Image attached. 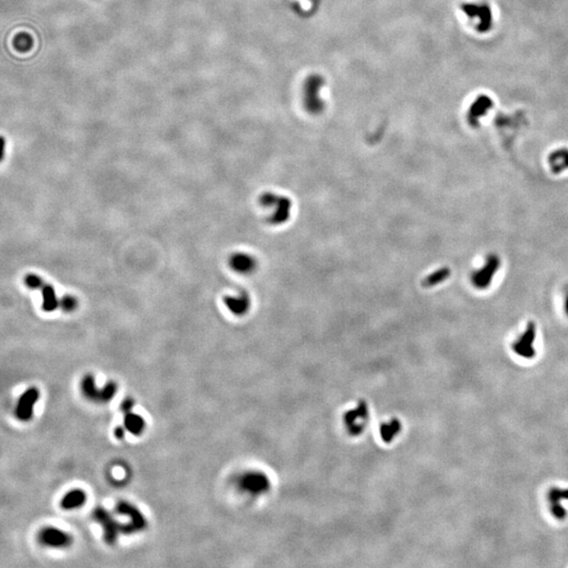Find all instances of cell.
Returning a JSON list of instances; mask_svg holds the SVG:
<instances>
[{"mask_svg":"<svg viewBox=\"0 0 568 568\" xmlns=\"http://www.w3.org/2000/svg\"><path fill=\"white\" fill-rule=\"evenodd\" d=\"M259 203L268 210V223L271 226H283L291 219L293 201L287 196L273 192H264L259 197Z\"/></svg>","mask_w":568,"mask_h":568,"instance_id":"cell-1","label":"cell"},{"mask_svg":"<svg viewBox=\"0 0 568 568\" xmlns=\"http://www.w3.org/2000/svg\"><path fill=\"white\" fill-rule=\"evenodd\" d=\"M325 86L324 77L319 74L307 76L302 87V102L308 114L317 116L325 109V102L321 92Z\"/></svg>","mask_w":568,"mask_h":568,"instance_id":"cell-2","label":"cell"},{"mask_svg":"<svg viewBox=\"0 0 568 568\" xmlns=\"http://www.w3.org/2000/svg\"><path fill=\"white\" fill-rule=\"evenodd\" d=\"M461 10L465 13V15L469 19H478V24L476 25V29L479 33H487L492 30L494 24L493 19V12L490 5L486 2L482 3H471L465 2L460 5Z\"/></svg>","mask_w":568,"mask_h":568,"instance_id":"cell-3","label":"cell"},{"mask_svg":"<svg viewBox=\"0 0 568 568\" xmlns=\"http://www.w3.org/2000/svg\"><path fill=\"white\" fill-rule=\"evenodd\" d=\"M94 520L101 526L103 530V539L108 545H114L122 532L123 524L119 523L104 507H97L93 511Z\"/></svg>","mask_w":568,"mask_h":568,"instance_id":"cell-4","label":"cell"},{"mask_svg":"<svg viewBox=\"0 0 568 568\" xmlns=\"http://www.w3.org/2000/svg\"><path fill=\"white\" fill-rule=\"evenodd\" d=\"M116 513L122 516H128L130 518V522L128 524H123L122 526V534H136V532L142 531L146 528V519L141 514V511L133 504L126 501L118 502L116 505Z\"/></svg>","mask_w":568,"mask_h":568,"instance_id":"cell-5","label":"cell"},{"mask_svg":"<svg viewBox=\"0 0 568 568\" xmlns=\"http://www.w3.org/2000/svg\"><path fill=\"white\" fill-rule=\"evenodd\" d=\"M238 486L250 496H261L269 492L271 481L269 477L260 472H248L238 480Z\"/></svg>","mask_w":568,"mask_h":568,"instance_id":"cell-6","label":"cell"},{"mask_svg":"<svg viewBox=\"0 0 568 568\" xmlns=\"http://www.w3.org/2000/svg\"><path fill=\"white\" fill-rule=\"evenodd\" d=\"M500 266L501 260L499 256L495 254L488 255L482 268L473 273V285L477 290H486L492 284L493 279L496 276V273L499 271Z\"/></svg>","mask_w":568,"mask_h":568,"instance_id":"cell-7","label":"cell"},{"mask_svg":"<svg viewBox=\"0 0 568 568\" xmlns=\"http://www.w3.org/2000/svg\"><path fill=\"white\" fill-rule=\"evenodd\" d=\"M537 328L535 322L529 321L524 333L513 343V352L524 359H532L536 356L534 343L536 340Z\"/></svg>","mask_w":568,"mask_h":568,"instance_id":"cell-8","label":"cell"},{"mask_svg":"<svg viewBox=\"0 0 568 568\" xmlns=\"http://www.w3.org/2000/svg\"><path fill=\"white\" fill-rule=\"evenodd\" d=\"M39 397L40 391L37 387L32 386L27 388L18 400L15 409V417L21 422L30 421L33 418L34 408L38 402Z\"/></svg>","mask_w":568,"mask_h":568,"instance_id":"cell-9","label":"cell"},{"mask_svg":"<svg viewBox=\"0 0 568 568\" xmlns=\"http://www.w3.org/2000/svg\"><path fill=\"white\" fill-rule=\"evenodd\" d=\"M38 541L52 548H67L73 543V538L65 530L55 527H45L38 534Z\"/></svg>","mask_w":568,"mask_h":568,"instance_id":"cell-10","label":"cell"},{"mask_svg":"<svg viewBox=\"0 0 568 568\" xmlns=\"http://www.w3.org/2000/svg\"><path fill=\"white\" fill-rule=\"evenodd\" d=\"M367 420L368 409L364 402H360L344 415V424L352 434H360L365 429Z\"/></svg>","mask_w":568,"mask_h":568,"instance_id":"cell-11","label":"cell"},{"mask_svg":"<svg viewBox=\"0 0 568 568\" xmlns=\"http://www.w3.org/2000/svg\"><path fill=\"white\" fill-rule=\"evenodd\" d=\"M494 101L487 95H479L471 104L467 112V121L473 128H478L480 119L493 109Z\"/></svg>","mask_w":568,"mask_h":568,"instance_id":"cell-12","label":"cell"},{"mask_svg":"<svg viewBox=\"0 0 568 568\" xmlns=\"http://www.w3.org/2000/svg\"><path fill=\"white\" fill-rule=\"evenodd\" d=\"M229 266L240 275H251L258 268V260L249 252H234L229 258Z\"/></svg>","mask_w":568,"mask_h":568,"instance_id":"cell-13","label":"cell"},{"mask_svg":"<svg viewBox=\"0 0 568 568\" xmlns=\"http://www.w3.org/2000/svg\"><path fill=\"white\" fill-rule=\"evenodd\" d=\"M223 302L228 308V311L235 316H238V317L244 316L250 310L251 306L250 296L245 291H240L237 295H234V296H230V295L224 296Z\"/></svg>","mask_w":568,"mask_h":568,"instance_id":"cell-14","label":"cell"},{"mask_svg":"<svg viewBox=\"0 0 568 568\" xmlns=\"http://www.w3.org/2000/svg\"><path fill=\"white\" fill-rule=\"evenodd\" d=\"M548 164L552 174L559 175L568 170V149L561 147L549 154Z\"/></svg>","mask_w":568,"mask_h":568,"instance_id":"cell-15","label":"cell"},{"mask_svg":"<svg viewBox=\"0 0 568 568\" xmlns=\"http://www.w3.org/2000/svg\"><path fill=\"white\" fill-rule=\"evenodd\" d=\"M87 502V494L80 488H75L67 493L60 502L61 508L66 510H72L80 508Z\"/></svg>","mask_w":568,"mask_h":568,"instance_id":"cell-16","label":"cell"},{"mask_svg":"<svg viewBox=\"0 0 568 568\" xmlns=\"http://www.w3.org/2000/svg\"><path fill=\"white\" fill-rule=\"evenodd\" d=\"M42 295V310L45 312H54L57 308H60V299L56 296L55 289L46 284L45 281L39 287Z\"/></svg>","mask_w":568,"mask_h":568,"instance_id":"cell-17","label":"cell"},{"mask_svg":"<svg viewBox=\"0 0 568 568\" xmlns=\"http://www.w3.org/2000/svg\"><path fill=\"white\" fill-rule=\"evenodd\" d=\"M123 425L133 436H140L145 430V420L138 413L131 411L124 413Z\"/></svg>","mask_w":568,"mask_h":568,"instance_id":"cell-18","label":"cell"},{"mask_svg":"<svg viewBox=\"0 0 568 568\" xmlns=\"http://www.w3.org/2000/svg\"><path fill=\"white\" fill-rule=\"evenodd\" d=\"M80 388L83 396L90 401L100 403V392L101 390L97 387L95 378L93 375L88 374L82 378L80 383Z\"/></svg>","mask_w":568,"mask_h":568,"instance_id":"cell-19","label":"cell"},{"mask_svg":"<svg viewBox=\"0 0 568 568\" xmlns=\"http://www.w3.org/2000/svg\"><path fill=\"white\" fill-rule=\"evenodd\" d=\"M451 277V270L448 268H441L436 270L426 276L422 281V285L424 287H433L438 284L443 283L445 280Z\"/></svg>","mask_w":568,"mask_h":568,"instance_id":"cell-20","label":"cell"},{"mask_svg":"<svg viewBox=\"0 0 568 568\" xmlns=\"http://www.w3.org/2000/svg\"><path fill=\"white\" fill-rule=\"evenodd\" d=\"M401 429H402L401 423H400L397 419L390 420L388 422L383 423L380 429L382 440L385 442L392 441L398 436L399 432H401Z\"/></svg>","mask_w":568,"mask_h":568,"instance_id":"cell-21","label":"cell"},{"mask_svg":"<svg viewBox=\"0 0 568 568\" xmlns=\"http://www.w3.org/2000/svg\"><path fill=\"white\" fill-rule=\"evenodd\" d=\"M118 386L114 381H109L100 389V403H109L115 397Z\"/></svg>","mask_w":568,"mask_h":568,"instance_id":"cell-22","label":"cell"},{"mask_svg":"<svg viewBox=\"0 0 568 568\" xmlns=\"http://www.w3.org/2000/svg\"><path fill=\"white\" fill-rule=\"evenodd\" d=\"M548 500L550 504L552 503H561L562 500L568 501V489H563L559 487H553L549 490L548 493Z\"/></svg>","mask_w":568,"mask_h":568,"instance_id":"cell-23","label":"cell"},{"mask_svg":"<svg viewBox=\"0 0 568 568\" xmlns=\"http://www.w3.org/2000/svg\"><path fill=\"white\" fill-rule=\"evenodd\" d=\"M77 307V300L72 296H63L60 298V308L62 311L69 313Z\"/></svg>","mask_w":568,"mask_h":568,"instance_id":"cell-24","label":"cell"},{"mask_svg":"<svg viewBox=\"0 0 568 568\" xmlns=\"http://www.w3.org/2000/svg\"><path fill=\"white\" fill-rule=\"evenodd\" d=\"M24 282L27 286L30 287V289L39 290V287L41 286V284L44 283V280H42L37 275H34V273H29V275L25 276Z\"/></svg>","mask_w":568,"mask_h":568,"instance_id":"cell-25","label":"cell"},{"mask_svg":"<svg viewBox=\"0 0 568 568\" xmlns=\"http://www.w3.org/2000/svg\"><path fill=\"white\" fill-rule=\"evenodd\" d=\"M134 405H135L134 400H133L132 398H126L122 401V403L120 405V409L123 413H128V412L132 411L133 408H134Z\"/></svg>","mask_w":568,"mask_h":568,"instance_id":"cell-26","label":"cell"},{"mask_svg":"<svg viewBox=\"0 0 568 568\" xmlns=\"http://www.w3.org/2000/svg\"><path fill=\"white\" fill-rule=\"evenodd\" d=\"M125 427L123 426H117L115 431H114V436L117 440H123L125 437Z\"/></svg>","mask_w":568,"mask_h":568,"instance_id":"cell-27","label":"cell"},{"mask_svg":"<svg viewBox=\"0 0 568 568\" xmlns=\"http://www.w3.org/2000/svg\"><path fill=\"white\" fill-rule=\"evenodd\" d=\"M565 313H566V314H567V316H568V295H567L566 300H565Z\"/></svg>","mask_w":568,"mask_h":568,"instance_id":"cell-28","label":"cell"}]
</instances>
